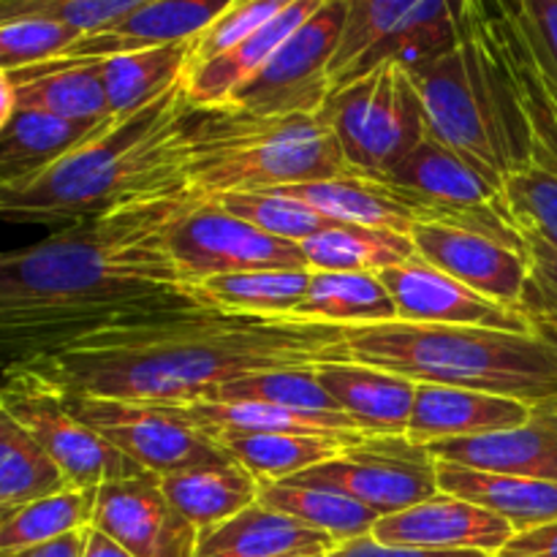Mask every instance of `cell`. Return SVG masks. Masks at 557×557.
Returning a JSON list of instances; mask_svg holds the SVG:
<instances>
[{
	"label": "cell",
	"mask_w": 557,
	"mask_h": 557,
	"mask_svg": "<svg viewBox=\"0 0 557 557\" xmlns=\"http://www.w3.org/2000/svg\"><path fill=\"white\" fill-rule=\"evenodd\" d=\"M259 500L270 509L292 515L313 531L326 533L337 544L370 536L381 520L373 509L330 487H308L294 482H261Z\"/></svg>",
	"instance_id": "cell-35"
},
{
	"label": "cell",
	"mask_w": 557,
	"mask_h": 557,
	"mask_svg": "<svg viewBox=\"0 0 557 557\" xmlns=\"http://www.w3.org/2000/svg\"><path fill=\"white\" fill-rule=\"evenodd\" d=\"M520 234L525 239V256L528 267H531L522 313L533 321V326H557V245L533 232Z\"/></svg>",
	"instance_id": "cell-44"
},
{
	"label": "cell",
	"mask_w": 557,
	"mask_h": 557,
	"mask_svg": "<svg viewBox=\"0 0 557 557\" xmlns=\"http://www.w3.org/2000/svg\"><path fill=\"white\" fill-rule=\"evenodd\" d=\"M174 509L199 533L223 525L248 506L259 504L261 482L237 460L169 473L161 479Z\"/></svg>",
	"instance_id": "cell-27"
},
{
	"label": "cell",
	"mask_w": 557,
	"mask_h": 557,
	"mask_svg": "<svg viewBox=\"0 0 557 557\" xmlns=\"http://www.w3.org/2000/svg\"><path fill=\"white\" fill-rule=\"evenodd\" d=\"M397 305V321L411 324H444V326H479V330L528 332L536 326L525 313L506 305L493 302L484 294L473 292L457 277L446 275L424 259H411L408 264L379 272Z\"/></svg>",
	"instance_id": "cell-15"
},
{
	"label": "cell",
	"mask_w": 557,
	"mask_h": 557,
	"mask_svg": "<svg viewBox=\"0 0 557 557\" xmlns=\"http://www.w3.org/2000/svg\"><path fill=\"white\" fill-rule=\"evenodd\" d=\"M536 335L544 337V341H547L549 346L557 348V326H553V324H536Z\"/></svg>",
	"instance_id": "cell-50"
},
{
	"label": "cell",
	"mask_w": 557,
	"mask_h": 557,
	"mask_svg": "<svg viewBox=\"0 0 557 557\" xmlns=\"http://www.w3.org/2000/svg\"><path fill=\"white\" fill-rule=\"evenodd\" d=\"M346 0H326L275 54L256 71L226 107L259 114H321L332 92V63L346 25Z\"/></svg>",
	"instance_id": "cell-10"
},
{
	"label": "cell",
	"mask_w": 557,
	"mask_h": 557,
	"mask_svg": "<svg viewBox=\"0 0 557 557\" xmlns=\"http://www.w3.org/2000/svg\"><path fill=\"white\" fill-rule=\"evenodd\" d=\"M292 3L294 0H234L210 27L196 38L188 69L207 63V60L218 58V54L237 47L239 41L250 38L264 25H270V22L275 20L277 14H283Z\"/></svg>",
	"instance_id": "cell-43"
},
{
	"label": "cell",
	"mask_w": 557,
	"mask_h": 557,
	"mask_svg": "<svg viewBox=\"0 0 557 557\" xmlns=\"http://www.w3.org/2000/svg\"><path fill=\"white\" fill-rule=\"evenodd\" d=\"M504 201L517 232H533L557 245V172L520 166L506 174Z\"/></svg>",
	"instance_id": "cell-40"
},
{
	"label": "cell",
	"mask_w": 557,
	"mask_h": 557,
	"mask_svg": "<svg viewBox=\"0 0 557 557\" xmlns=\"http://www.w3.org/2000/svg\"><path fill=\"white\" fill-rule=\"evenodd\" d=\"M335 547L332 536L259 500L223 525L199 533L196 557H324Z\"/></svg>",
	"instance_id": "cell-22"
},
{
	"label": "cell",
	"mask_w": 557,
	"mask_h": 557,
	"mask_svg": "<svg viewBox=\"0 0 557 557\" xmlns=\"http://www.w3.org/2000/svg\"><path fill=\"white\" fill-rule=\"evenodd\" d=\"M406 71L422 96L428 134L504 183L511 161L473 38L460 27L455 49Z\"/></svg>",
	"instance_id": "cell-7"
},
{
	"label": "cell",
	"mask_w": 557,
	"mask_h": 557,
	"mask_svg": "<svg viewBox=\"0 0 557 557\" xmlns=\"http://www.w3.org/2000/svg\"><path fill=\"white\" fill-rule=\"evenodd\" d=\"M98 125L101 123H71L36 109H16L0 125V185L20 183L54 166Z\"/></svg>",
	"instance_id": "cell-29"
},
{
	"label": "cell",
	"mask_w": 557,
	"mask_h": 557,
	"mask_svg": "<svg viewBox=\"0 0 557 557\" xmlns=\"http://www.w3.org/2000/svg\"><path fill=\"white\" fill-rule=\"evenodd\" d=\"M69 487L47 449L14 417L0 411V517Z\"/></svg>",
	"instance_id": "cell-34"
},
{
	"label": "cell",
	"mask_w": 557,
	"mask_h": 557,
	"mask_svg": "<svg viewBox=\"0 0 557 557\" xmlns=\"http://www.w3.org/2000/svg\"><path fill=\"white\" fill-rule=\"evenodd\" d=\"M270 190H281L292 199L305 201L335 223H351V226L392 228V232L411 234L413 226L424 221L422 210L406 194L375 177L348 174V177L315 180V183L283 185V188Z\"/></svg>",
	"instance_id": "cell-24"
},
{
	"label": "cell",
	"mask_w": 557,
	"mask_h": 557,
	"mask_svg": "<svg viewBox=\"0 0 557 557\" xmlns=\"http://www.w3.org/2000/svg\"><path fill=\"white\" fill-rule=\"evenodd\" d=\"M223 210L243 218L250 226L272 234V237L299 243L315 237L324 228L335 226V221L321 215L319 210L308 207L305 201L292 199L281 190H253V194H226L218 199Z\"/></svg>",
	"instance_id": "cell-38"
},
{
	"label": "cell",
	"mask_w": 557,
	"mask_h": 557,
	"mask_svg": "<svg viewBox=\"0 0 557 557\" xmlns=\"http://www.w3.org/2000/svg\"><path fill=\"white\" fill-rule=\"evenodd\" d=\"M292 319L362 326L397 321V305L379 272H313L308 297Z\"/></svg>",
	"instance_id": "cell-30"
},
{
	"label": "cell",
	"mask_w": 557,
	"mask_h": 557,
	"mask_svg": "<svg viewBox=\"0 0 557 557\" xmlns=\"http://www.w3.org/2000/svg\"><path fill=\"white\" fill-rule=\"evenodd\" d=\"M183 79L147 107L109 117L54 166L0 185L5 221L79 223L128 201L185 194L190 103Z\"/></svg>",
	"instance_id": "cell-3"
},
{
	"label": "cell",
	"mask_w": 557,
	"mask_h": 557,
	"mask_svg": "<svg viewBox=\"0 0 557 557\" xmlns=\"http://www.w3.org/2000/svg\"><path fill=\"white\" fill-rule=\"evenodd\" d=\"M11 362L74 395L194 403L245 375L313 370L351 357L346 326L194 305L96 326Z\"/></svg>",
	"instance_id": "cell-1"
},
{
	"label": "cell",
	"mask_w": 557,
	"mask_h": 557,
	"mask_svg": "<svg viewBox=\"0 0 557 557\" xmlns=\"http://www.w3.org/2000/svg\"><path fill=\"white\" fill-rule=\"evenodd\" d=\"M283 482L337 490L379 517L406 511L441 493L435 457L406 435H375L351 446L346 455Z\"/></svg>",
	"instance_id": "cell-11"
},
{
	"label": "cell",
	"mask_w": 557,
	"mask_h": 557,
	"mask_svg": "<svg viewBox=\"0 0 557 557\" xmlns=\"http://www.w3.org/2000/svg\"><path fill=\"white\" fill-rule=\"evenodd\" d=\"M308 267L315 272H384L417 259L411 234L392 228L335 223L302 243Z\"/></svg>",
	"instance_id": "cell-33"
},
{
	"label": "cell",
	"mask_w": 557,
	"mask_h": 557,
	"mask_svg": "<svg viewBox=\"0 0 557 557\" xmlns=\"http://www.w3.org/2000/svg\"><path fill=\"white\" fill-rule=\"evenodd\" d=\"M210 403H270V406L297 408V411H341L330 392L321 386L313 370H272V373L245 375L223 384L205 397ZM196 403V400H194Z\"/></svg>",
	"instance_id": "cell-37"
},
{
	"label": "cell",
	"mask_w": 557,
	"mask_h": 557,
	"mask_svg": "<svg viewBox=\"0 0 557 557\" xmlns=\"http://www.w3.org/2000/svg\"><path fill=\"white\" fill-rule=\"evenodd\" d=\"M152 0H3L0 22L20 16H47L79 27L82 33H101L136 14Z\"/></svg>",
	"instance_id": "cell-42"
},
{
	"label": "cell",
	"mask_w": 557,
	"mask_h": 557,
	"mask_svg": "<svg viewBox=\"0 0 557 557\" xmlns=\"http://www.w3.org/2000/svg\"><path fill=\"white\" fill-rule=\"evenodd\" d=\"M517 16L557 101V0H517Z\"/></svg>",
	"instance_id": "cell-45"
},
{
	"label": "cell",
	"mask_w": 557,
	"mask_h": 557,
	"mask_svg": "<svg viewBox=\"0 0 557 557\" xmlns=\"http://www.w3.org/2000/svg\"><path fill=\"white\" fill-rule=\"evenodd\" d=\"M65 392V389H63ZM69 408L141 471L169 476L234 460L215 438L190 428L169 403L114 400L65 392Z\"/></svg>",
	"instance_id": "cell-9"
},
{
	"label": "cell",
	"mask_w": 557,
	"mask_h": 557,
	"mask_svg": "<svg viewBox=\"0 0 557 557\" xmlns=\"http://www.w3.org/2000/svg\"><path fill=\"white\" fill-rule=\"evenodd\" d=\"M98 487H69L0 517V555L92 528Z\"/></svg>",
	"instance_id": "cell-36"
},
{
	"label": "cell",
	"mask_w": 557,
	"mask_h": 557,
	"mask_svg": "<svg viewBox=\"0 0 557 557\" xmlns=\"http://www.w3.org/2000/svg\"><path fill=\"white\" fill-rule=\"evenodd\" d=\"M85 557H134L128 549L120 547L117 542H112L109 536H103L101 531L90 528V539H87V553Z\"/></svg>",
	"instance_id": "cell-49"
},
{
	"label": "cell",
	"mask_w": 557,
	"mask_h": 557,
	"mask_svg": "<svg viewBox=\"0 0 557 557\" xmlns=\"http://www.w3.org/2000/svg\"><path fill=\"white\" fill-rule=\"evenodd\" d=\"M373 536L386 544L446 549V553L473 549V553L495 557L515 536V528L504 517L493 515L471 500L438 493L435 498L411 506V509L381 517L373 528Z\"/></svg>",
	"instance_id": "cell-16"
},
{
	"label": "cell",
	"mask_w": 557,
	"mask_h": 557,
	"mask_svg": "<svg viewBox=\"0 0 557 557\" xmlns=\"http://www.w3.org/2000/svg\"><path fill=\"white\" fill-rule=\"evenodd\" d=\"M375 435L368 433H250V435H226L218 444L248 468L259 482H283V479L299 476L310 468L330 462L346 455L351 446L364 444Z\"/></svg>",
	"instance_id": "cell-28"
},
{
	"label": "cell",
	"mask_w": 557,
	"mask_h": 557,
	"mask_svg": "<svg viewBox=\"0 0 557 557\" xmlns=\"http://www.w3.org/2000/svg\"><path fill=\"white\" fill-rule=\"evenodd\" d=\"M495 557H557V520L515 533Z\"/></svg>",
	"instance_id": "cell-47"
},
{
	"label": "cell",
	"mask_w": 557,
	"mask_h": 557,
	"mask_svg": "<svg viewBox=\"0 0 557 557\" xmlns=\"http://www.w3.org/2000/svg\"><path fill=\"white\" fill-rule=\"evenodd\" d=\"M341 411L370 435H406L417 403V381L359 362H326L315 368Z\"/></svg>",
	"instance_id": "cell-21"
},
{
	"label": "cell",
	"mask_w": 557,
	"mask_h": 557,
	"mask_svg": "<svg viewBox=\"0 0 557 557\" xmlns=\"http://www.w3.org/2000/svg\"><path fill=\"white\" fill-rule=\"evenodd\" d=\"M435 460L476 471L511 473L557 484V400L533 406L528 422L498 433L424 446Z\"/></svg>",
	"instance_id": "cell-17"
},
{
	"label": "cell",
	"mask_w": 557,
	"mask_h": 557,
	"mask_svg": "<svg viewBox=\"0 0 557 557\" xmlns=\"http://www.w3.org/2000/svg\"><path fill=\"white\" fill-rule=\"evenodd\" d=\"M533 406L511 397L457 386L419 384L406 438L417 446L498 433L528 422Z\"/></svg>",
	"instance_id": "cell-18"
},
{
	"label": "cell",
	"mask_w": 557,
	"mask_h": 557,
	"mask_svg": "<svg viewBox=\"0 0 557 557\" xmlns=\"http://www.w3.org/2000/svg\"><path fill=\"white\" fill-rule=\"evenodd\" d=\"M346 3L348 14L341 47H337L335 63H332V85L375 44L384 41L417 9L419 0H346Z\"/></svg>",
	"instance_id": "cell-41"
},
{
	"label": "cell",
	"mask_w": 557,
	"mask_h": 557,
	"mask_svg": "<svg viewBox=\"0 0 557 557\" xmlns=\"http://www.w3.org/2000/svg\"><path fill=\"white\" fill-rule=\"evenodd\" d=\"M190 190L71 223L0 261V330L16 359L96 326L205 305L169 250Z\"/></svg>",
	"instance_id": "cell-2"
},
{
	"label": "cell",
	"mask_w": 557,
	"mask_h": 557,
	"mask_svg": "<svg viewBox=\"0 0 557 557\" xmlns=\"http://www.w3.org/2000/svg\"><path fill=\"white\" fill-rule=\"evenodd\" d=\"M185 136V180L190 194L205 201L348 174L362 177L348 166L321 114L259 117L234 107H190Z\"/></svg>",
	"instance_id": "cell-5"
},
{
	"label": "cell",
	"mask_w": 557,
	"mask_h": 557,
	"mask_svg": "<svg viewBox=\"0 0 557 557\" xmlns=\"http://www.w3.org/2000/svg\"><path fill=\"white\" fill-rule=\"evenodd\" d=\"M441 493L471 500L493 515L504 517L515 533L547 525L557 520V484L539 482L511 473L476 471V468L455 466V462L435 460Z\"/></svg>",
	"instance_id": "cell-25"
},
{
	"label": "cell",
	"mask_w": 557,
	"mask_h": 557,
	"mask_svg": "<svg viewBox=\"0 0 557 557\" xmlns=\"http://www.w3.org/2000/svg\"><path fill=\"white\" fill-rule=\"evenodd\" d=\"M3 74L14 85L16 109H36L71 123H103L112 117L101 60H49Z\"/></svg>",
	"instance_id": "cell-23"
},
{
	"label": "cell",
	"mask_w": 557,
	"mask_h": 557,
	"mask_svg": "<svg viewBox=\"0 0 557 557\" xmlns=\"http://www.w3.org/2000/svg\"><path fill=\"white\" fill-rule=\"evenodd\" d=\"M346 348L351 362L417 384L490 392L528 406L557 400V348L536 332L386 321L346 326Z\"/></svg>",
	"instance_id": "cell-4"
},
{
	"label": "cell",
	"mask_w": 557,
	"mask_h": 557,
	"mask_svg": "<svg viewBox=\"0 0 557 557\" xmlns=\"http://www.w3.org/2000/svg\"><path fill=\"white\" fill-rule=\"evenodd\" d=\"M324 557H493L487 553H473V549H457V553H446V549H422V547H406V544H386L370 533V536L354 539V542L337 544L332 553Z\"/></svg>",
	"instance_id": "cell-46"
},
{
	"label": "cell",
	"mask_w": 557,
	"mask_h": 557,
	"mask_svg": "<svg viewBox=\"0 0 557 557\" xmlns=\"http://www.w3.org/2000/svg\"><path fill=\"white\" fill-rule=\"evenodd\" d=\"M0 411L14 417L47 449L71 487H101L141 473L134 460L92 433L69 408L63 386L22 362H9L0 392Z\"/></svg>",
	"instance_id": "cell-8"
},
{
	"label": "cell",
	"mask_w": 557,
	"mask_h": 557,
	"mask_svg": "<svg viewBox=\"0 0 557 557\" xmlns=\"http://www.w3.org/2000/svg\"><path fill=\"white\" fill-rule=\"evenodd\" d=\"M315 270H253L215 275L196 283V294L205 305L226 313L292 319L294 310L308 297Z\"/></svg>",
	"instance_id": "cell-32"
},
{
	"label": "cell",
	"mask_w": 557,
	"mask_h": 557,
	"mask_svg": "<svg viewBox=\"0 0 557 557\" xmlns=\"http://www.w3.org/2000/svg\"><path fill=\"white\" fill-rule=\"evenodd\" d=\"M321 117L348 166L362 177H381L395 169L428 136L422 96L411 74L395 63L332 90Z\"/></svg>",
	"instance_id": "cell-6"
},
{
	"label": "cell",
	"mask_w": 557,
	"mask_h": 557,
	"mask_svg": "<svg viewBox=\"0 0 557 557\" xmlns=\"http://www.w3.org/2000/svg\"><path fill=\"white\" fill-rule=\"evenodd\" d=\"M194 41L147 47L101 60L112 117H125L172 90L185 76Z\"/></svg>",
	"instance_id": "cell-31"
},
{
	"label": "cell",
	"mask_w": 557,
	"mask_h": 557,
	"mask_svg": "<svg viewBox=\"0 0 557 557\" xmlns=\"http://www.w3.org/2000/svg\"><path fill=\"white\" fill-rule=\"evenodd\" d=\"M87 539H90V528L69 533V536H60L54 539V542L36 544V547H27V549H20V553L0 555V557H85Z\"/></svg>",
	"instance_id": "cell-48"
},
{
	"label": "cell",
	"mask_w": 557,
	"mask_h": 557,
	"mask_svg": "<svg viewBox=\"0 0 557 557\" xmlns=\"http://www.w3.org/2000/svg\"><path fill=\"white\" fill-rule=\"evenodd\" d=\"M161 479L141 471L101 484L92 528L134 557H196L199 531L174 509Z\"/></svg>",
	"instance_id": "cell-13"
},
{
	"label": "cell",
	"mask_w": 557,
	"mask_h": 557,
	"mask_svg": "<svg viewBox=\"0 0 557 557\" xmlns=\"http://www.w3.org/2000/svg\"><path fill=\"white\" fill-rule=\"evenodd\" d=\"M326 0H294L283 14H277L270 25L256 30L253 36L239 41L228 52L194 65L185 71V96L190 107L215 109L226 107L228 98L256 74L264 69L267 60L324 5Z\"/></svg>",
	"instance_id": "cell-20"
},
{
	"label": "cell",
	"mask_w": 557,
	"mask_h": 557,
	"mask_svg": "<svg viewBox=\"0 0 557 557\" xmlns=\"http://www.w3.org/2000/svg\"><path fill=\"white\" fill-rule=\"evenodd\" d=\"M234 0H152L101 33H87L60 60H103L147 47L196 41Z\"/></svg>",
	"instance_id": "cell-19"
},
{
	"label": "cell",
	"mask_w": 557,
	"mask_h": 557,
	"mask_svg": "<svg viewBox=\"0 0 557 557\" xmlns=\"http://www.w3.org/2000/svg\"><path fill=\"white\" fill-rule=\"evenodd\" d=\"M194 430L221 441L226 435L250 433H368L346 411H297L270 403H169ZM370 435V433H368Z\"/></svg>",
	"instance_id": "cell-26"
},
{
	"label": "cell",
	"mask_w": 557,
	"mask_h": 557,
	"mask_svg": "<svg viewBox=\"0 0 557 557\" xmlns=\"http://www.w3.org/2000/svg\"><path fill=\"white\" fill-rule=\"evenodd\" d=\"M85 33L47 16H20L0 22V69L20 71L60 60L82 41Z\"/></svg>",
	"instance_id": "cell-39"
},
{
	"label": "cell",
	"mask_w": 557,
	"mask_h": 557,
	"mask_svg": "<svg viewBox=\"0 0 557 557\" xmlns=\"http://www.w3.org/2000/svg\"><path fill=\"white\" fill-rule=\"evenodd\" d=\"M169 250L190 283L253 270H310L299 243L272 237L218 201L196 199L169 232Z\"/></svg>",
	"instance_id": "cell-12"
},
{
	"label": "cell",
	"mask_w": 557,
	"mask_h": 557,
	"mask_svg": "<svg viewBox=\"0 0 557 557\" xmlns=\"http://www.w3.org/2000/svg\"><path fill=\"white\" fill-rule=\"evenodd\" d=\"M419 259L457 277L493 302L522 313L531 267L525 248L455 223L422 221L411 232Z\"/></svg>",
	"instance_id": "cell-14"
}]
</instances>
